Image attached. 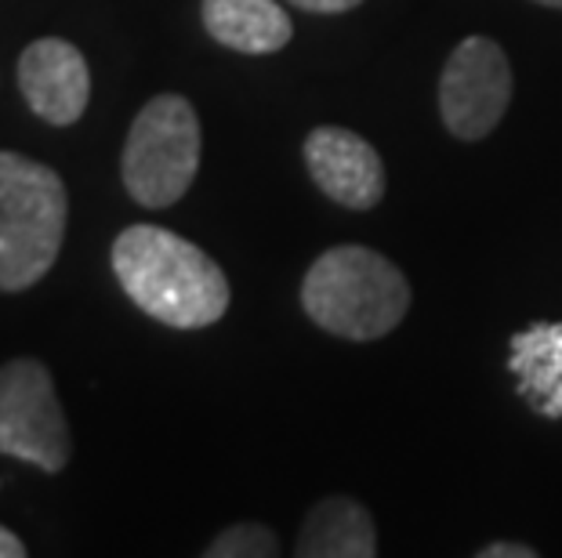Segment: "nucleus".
Here are the masks:
<instances>
[{"instance_id":"nucleus-1","label":"nucleus","mask_w":562,"mask_h":558,"mask_svg":"<svg viewBox=\"0 0 562 558\" xmlns=\"http://www.w3.org/2000/svg\"><path fill=\"white\" fill-rule=\"evenodd\" d=\"M113 272L142 312L175 330L211 327L229 308L218 261L160 225H127L113 243Z\"/></svg>"},{"instance_id":"nucleus-2","label":"nucleus","mask_w":562,"mask_h":558,"mask_svg":"<svg viewBox=\"0 0 562 558\" xmlns=\"http://www.w3.org/2000/svg\"><path fill=\"white\" fill-rule=\"evenodd\" d=\"M302 308L334 338L378 341L411 312V283L370 247H334L305 272Z\"/></svg>"},{"instance_id":"nucleus-3","label":"nucleus","mask_w":562,"mask_h":558,"mask_svg":"<svg viewBox=\"0 0 562 558\" xmlns=\"http://www.w3.org/2000/svg\"><path fill=\"white\" fill-rule=\"evenodd\" d=\"M66 218L63 178L30 157L0 152V291H30L52 272Z\"/></svg>"},{"instance_id":"nucleus-4","label":"nucleus","mask_w":562,"mask_h":558,"mask_svg":"<svg viewBox=\"0 0 562 558\" xmlns=\"http://www.w3.org/2000/svg\"><path fill=\"white\" fill-rule=\"evenodd\" d=\"M200 168V121L182 94H157L135 116L121 174L127 196L142 207L178 204Z\"/></svg>"},{"instance_id":"nucleus-5","label":"nucleus","mask_w":562,"mask_h":558,"mask_svg":"<svg viewBox=\"0 0 562 558\" xmlns=\"http://www.w3.org/2000/svg\"><path fill=\"white\" fill-rule=\"evenodd\" d=\"M0 454L55 475L69 460V429L47 366L11 360L0 366Z\"/></svg>"},{"instance_id":"nucleus-6","label":"nucleus","mask_w":562,"mask_h":558,"mask_svg":"<svg viewBox=\"0 0 562 558\" xmlns=\"http://www.w3.org/2000/svg\"><path fill=\"white\" fill-rule=\"evenodd\" d=\"M512 102V66L497 41L469 37L453 47L439 77V113L453 138L480 141Z\"/></svg>"},{"instance_id":"nucleus-7","label":"nucleus","mask_w":562,"mask_h":558,"mask_svg":"<svg viewBox=\"0 0 562 558\" xmlns=\"http://www.w3.org/2000/svg\"><path fill=\"white\" fill-rule=\"evenodd\" d=\"M19 91L30 110L52 127L77 124L91 102L88 58L69 41H33L19 58Z\"/></svg>"},{"instance_id":"nucleus-8","label":"nucleus","mask_w":562,"mask_h":558,"mask_svg":"<svg viewBox=\"0 0 562 558\" xmlns=\"http://www.w3.org/2000/svg\"><path fill=\"white\" fill-rule=\"evenodd\" d=\"M305 163L319 193L341 207L370 210L385 196V163H381L378 149L356 130L316 127L305 138Z\"/></svg>"},{"instance_id":"nucleus-9","label":"nucleus","mask_w":562,"mask_h":558,"mask_svg":"<svg viewBox=\"0 0 562 558\" xmlns=\"http://www.w3.org/2000/svg\"><path fill=\"white\" fill-rule=\"evenodd\" d=\"M203 30L244 55H272L294 37V22L277 0H203Z\"/></svg>"},{"instance_id":"nucleus-10","label":"nucleus","mask_w":562,"mask_h":558,"mask_svg":"<svg viewBox=\"0 0 562 558\" xmlns=\"http://www.w3.org/2000/svg\"><path fill=\"white\" fill-rule=\"evenodd\" d=\"M508 371L519 396L548 421H562V323H530L512 338Z\"/></svg>"},{"instance_id":"nucleus-11","label":"nucleus","mask_w":562,"mask_h":558,"mask_svg":"<svg viewBox=\"0 0 562 558\" xmlns=\"http://www.w3.org/2000/svg\"><path fill=\"white\" fill-rule=\"evenodd\" d=\"M302 558H374L378 529L370 512L352 497H327L308 508L305 526L297 533Z\"/></svg>"},{"instance_id":"nucleus-12","label":"nucleus","mask_w":562,"mask_h":558,"mask_svg":"<svg viewBox=\"0 0 562 558\" xmlns=\"http://www.w3.org/2000/svg\"><path fill=\"white\" fill-rule=\"evenodd\" d=\"M203 555L207 558H269V555H280V540L269 526L236 522V526L222 529Z\"/></svg>"},{"instance_id":"nucleus-13","label":"nucleus","mask_w":562,"mask_h":558,"mask_svg":"<svg viewBox=\"0 0 562 558\" xmlns=\"http://www.w3.org/2000/svg\"><path fill=\"white\" fill-rule=\"evenodd\" d=\"M286 4L302 8V11H313V15H341V11L360 8L363 0H286Z\"/></svg>"},{"instance_id":"nucleus-14","label":"nucleus","mask_w":562,"mask_h":558,"mask_svg":"<svg viewBox=\"0 0 562 558\" xmlns=\"http://www.w3.org/2000/svg\"><path fill=\"white\" fill-rule=\"evenodd\" d=\"M480 558H537V551L530 548V544H505V540H497V544H490V548H483Z\"/></svg>"},{"instance_id":"nucleus-15","label":"nucleus","mask_w":562,"mask_h":558,"mask_svg":"<svg viewBox=\"0 0 562 558\" xmlns=\"http://www.w3.org/2000/svg\"><path fill=\"white\" fill-rule=\"evenodd\" d=\"M26 555V544H22L8 526H0V558H22Z\"/></svg>"},{"instance_id":"nucleus-16","label":"nucleus","mask_w":562,"mask_h":558,"mask_svg":"<svg viewBox=\"0 0 562 558\" xmlns=\"http://www.w3.org/2000/svg\"><path fill=\"white\" fill-rule=\"evenodd\" d=\"M533 4H544V8H559L562 11V0H533Z\"/></svg>"}]
</instances>
